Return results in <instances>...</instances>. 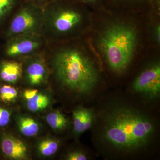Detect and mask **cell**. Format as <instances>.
I'll return each mask as SVG.
<instances>
[{"label":"cell","instance_id":"23","mask_svg":"<svg viewBox=\"0 0 160 160\" xmlns=\"http://www.w3.org/2000/svg\"><path fill=\"white\" fill-rule=\"evenodd\" d=\"M1 46H0V52H1Z\"/></svg>","mask_w":160,"mask_h":160},{"label":"cell","instance_id":"16","mask_svg":"<svg viewBox=\"0 0 160 160\" xmlns=\"http://www.w3.org/2000/svg\"><path fill=\"white\" fill-rule=\"evenodd\" d=\"M59 148V144L56 141L46 139L40 142L38 149L41 154L45 156H50L56 153Z\"/></svg>","mask_w":160,"mask_h":160},{"label":"cell","instance_id":"15","mask_svg":"<svg viewBox=\"0 0 160 160\" xmlns=\"http://www.w3.org/2000/svg\"><path fill=\"white\" fill-rule=\"evenodd\" d=\"M49 126L55 130H62L68 126V120L66 117L59 112H50L46 117Z\"/></svg>","mask_w":160,"mask_h":160},{"label":"cell","instance_id":"21","mask_svg":"<svg viewBox=\"0 0 160 160\" xmlns=\"http://www.w3.org/2000/svg\"><path fill=\"white\" fill-rule=\"evenodd\" d=\"M38 92V89H26L24 92V97L26 100H28L34 96Z\"/></svg>","mask_w":160,"mask_h":160},{"label":"cell","instance_id":"6","mask_svg":"<svg viewBox=\"0 0 160 160\" xmlns=\"http://www.w3.org/2000/svg\"><path fill=\"white\" fill-rule=\"evenodd\" d=\"M47 41L42 34H22L5 40L1 52L7 59L22 60L45 51Z\"/></svg>","mask_w":160,"mask_h":160},{"label":"cell","instance_id":"14","mask_svg":"<svg viewBox=\"0 0 160 160\" xmlns=\"http://www.w3.org/2000/svg\"><path fill=\"white\" fill-rule=\"evenodd\" d=\"M49 103L50 99L46 95L38 92L33 97L27 100V107L30 111H38L46 109Z\"/></svg>","mask_w":160,"mask_h":160},{"label":"cell","instance_id":"10","mask_svg":"<svg viewBox=\"0 0 160 160\" xmlns=\"http://www.w3.org/2000/svg\"><path fill=\"white\" fill-rule=\"evenodd\" d=\"M73 128L80 134L90 129L94 122L95 115L93 109L80 107L73 111Z\"/></svg>","mask_w":160,"mask_h":160},{"label":"cell","instance_id":"5","mask_svg":"<svg viewBox=\"0 0 160 160\" xmlns=\"http://www.w3.org/2000/svg\"><path fill=\"white\" fill-rule=\"evenodd\" d=\"M43 22V8L25 1L12 17L1 37L5 41L18 35L42 34Z\"/></svg>","mask_w":160,"mask_h":160},{"label":"cell","instance_id":"11","mask_svg":"<svg viewBox=\"0 0 160 160\" xmlns=\"http://www.w3.org/2000/svg\"><path fill=\"white\" fill-rule=\"evenodd\" d=\"M2 149L6 156L13 159H23L27 156V148L25 143L12 137H6L3 139Z\"/></svg>","mask_w":160,"mask_h":160},{"label":"cell","instance_id":"18","mask_svg":"<svg viewBox=\"0 0 160 160\" xmlns=\"http://www.w3.org/2000/svg\"><path fill=\"white\" fill-rule=\"evenodd\" d=\"M87 159L88 157L86 153L80 151L71 152L66 157V159L68 160H86Z\"/></svg>","mask_w":160,"mask_h":160},{"label":"cell","instance_id":"3","mask_svg":"<svg viewBox=\"0 0 160 160\" xmlns=\"http://www.w3.org/2000/svg\"><path fill=\"white\" fill-rule=\"evenodd\" d=\"M42 35L48 43L64 42L78 30L82 14L63 0H52L44 8Z\"/></svg>","mask_w":160,"mask_h":160},{"label":"cell","instance_id":"12","mask_svg":"<svg viewBox=\"0 0 160 160\" xmlns=\"http://www.w3.org/2000/svg\"><path fill=\"white\" fill-rule=\"evenodd\" d=\"M25 0H0V36L10 19Z\"/></svg>","mask_w":160,"mask_h":160},{"label":"cell","instance_id":"8","mask_svg":"<svg viewBox=\"0 0 160 160\" xmlns=\"http://www.w3.org/2000/svg\"><path fill=\"white\" fill-rule=\"evenodd\" d=\"M132 88L137 93L152 99L160 92V66L156 65L142 72L133 82Z\"/></svg>","mask_w":160,"mask_h":160},{"label":"cell","instance_id":"22","mask_svg":"<svg viewBox=\"0 0 160 160\" xmlns=\"http://www.w3.org/2000/svg\"><path fill=\"white\" fill-rule=\"evenodd\" d=\"M78 2H94L96 0H75Z\"/></svg>","mask_w":160,"mask_h":160},{"label":"cell","instance_id":"2","mask_svg":"<svg viewBox=\"0 0 160 160\" xmlns=\"http://www.w3.org/2000/svg\"><path fill=\"white\" fill-rule=\"evenodd\" d=\"M103 118L102 137L117 151H137L149 144L154 133L151 119L142 112L126 106H118L107 112Z\"/></svg>","mask_w":160,"mask_h":160},{"label":"cell","instance_id":"17","mask_svg":"<svg viewBox=\"0 0 160 160\" xmlns=\"http://www.w3.org/2000/svg\"><path fill=\"white\" fill-rule=\"evenodd\" d=\"M17 89L9 85H4L0 88V99L4 102H10L17 97Z\"/></svg>","mask_w":160,"mask_h":160},{"label":"cell","instance_id":"19","mask_svg":"<svg viewBox=\"0 0 160 160\" xmlns=\"http://www.w3.org/2000/svg\"><path fill=\"white\" fill-rule=\"evenodd\" d=\"M10 114L9 111L0 107V126L4 127L8 125L10 120Z\"/></svg>","mask_w":160,"mask_h":160},{"label":"cell","instance_id":"4","mask_svg":"<svg viewBox=\"0 0 160 160\" xmlns=\"http://www.w3.org/2000/svg\"><path fill=\"white\" fill-rule=\"evenodd\" d=\"M137 42L133 29L116 25L106 30L100 40V45L111 69L121 73L131 62Z\"/></svg>","mask_w":160,"mask_h":160},{"label":"cell","instance_id":"13","mask_svg":"<svg viewBox=\"0 0 160 160\" xmlns=\"http://www.w3.org/2000/svg\"><path fill=\"white\" fill-rule=\"evenodd\" d=\"M20 131L27 137H32L37 134L38 125L34 119L29 117H22L18 122Z\"/></svg>","mask_w":160,"mask_h":160},{"label":"cell","instance_id":"20","mask_svg":"<svg viewBox=\"0 0 160 160\" xmlns=\"http://www.w3.org/2000/svg\"><path fill=\"white\" fill-rule=\"evenodd\" d=\"M52 1V0H25L26 2L32 3L34 5L40 6L43 8H44L47 4H49Z\"/></svg>","mask_w":160,"mask_h":160},{"label":"cell","instance_id":"1","mask_svg":"<svg viewBox=\"0 0 160 160\" xmlns=\"http://www.w3.org/2000/svg\"><path fill=\"white\" fill-rule=\"evenodd\" d=\"M44 54L49 71L64 88L82 95L94 90L99 80L97 69L77 46L48 43Z\"/></svg>","mask_w":160,"mask_h":160},{"label":"cell","instance_id":"7","mask_svg":"<svg viewBox=\"0 0 160 160\" xmlns=\"http://www.w3.org/2000/svg\"><path fill=\"white\" fill-rule=\"evenodd\" d=\"M22 74L26 81L32 86H38L49 78V70L44 51L22 60Z\"/></svg>","mask_w":160,"mask_h":160},{"label":"cell","instance_id":"9","mask_svg":"<svg viewBox=\"0 0 160 160\" xmlns=\"http://www.w3.org/2000/svg\"><path fill=\"white\" fill-rule=\"evenodd\" d=\"M22 60L6 59L0 64V79L6 82L15 83L22 78Z\"/></svg>","mask_w":160,"mask_h":160}]
</instances>
